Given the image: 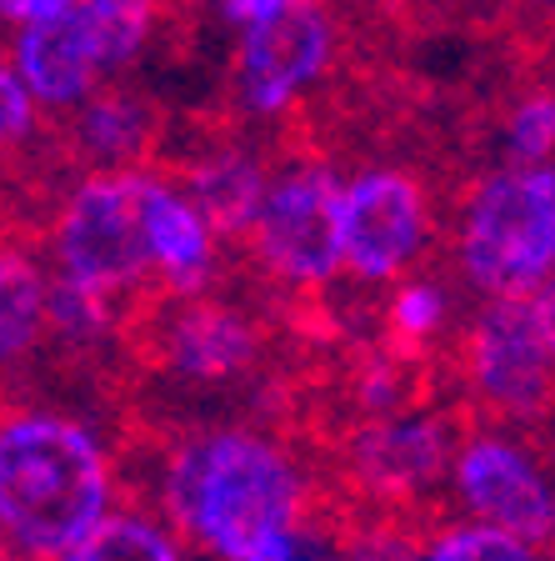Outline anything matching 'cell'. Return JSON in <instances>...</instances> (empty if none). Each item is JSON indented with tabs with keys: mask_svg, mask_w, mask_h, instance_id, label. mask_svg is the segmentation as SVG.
Instances as JSON below:
<instances>
[{
	"mask_svg": "<svg viewBox=\"0 0 555 561\" xmlns=\"http://www.w3.org/2000/svg\"><path fill=\"white\" fill-rule=\"evenodd\" d=\"M126 502L151 506L206 561H245L270 537L305 526L325 502V467L311 442L255 421L146 426L120 446Z\"/></svg>",
	"mask_w": 555,
	"mask_h": 561,
	"instance_id": "cell-1",
	"label": "cell"
},
{
	"mask_svg": "<svg viewBox=\"0 0 555 561\" xmlns=\"http://www.w3.org/2000/svg\"><path fill=\"white\" fill-rule=\"evenodd\" d=\"M126 506L120 446L56 407H0V547L60 561Z\"/></svg>",
	"mask_w": 555,
	"mask_h": 561,
	"instance_id": "cell-2",
	"label": "cell"
},
{
	"mask_svg": "<svg viewBox=\"0 0 555 561\" xmlns=\"http://www.w3.org/2000/svg\"><path fill=\"white\" fill-rule=\"evenodd\" d=\"M455 266L486 301L535 296L555 276V171L500 165L471 186L455 221Z\"/></svg>",
	"mask_w": 555,
	"mask_h": 561,
	"instance_id": "cell-3",
	"label": "cell"
},
{
	"mask_svg": "<svg viewBox=\"0 0 555 561\" xmlns=\"http://www.w3.org/2000/svg\"><path fill=\"white\" fill-rule=\"evenodd\" d=\"M461 206L446 201L411 165H366L340 191V261L360 286L426 276L436 256L455 261Z\"/></svg>",
	"mask_w": 555,
	"mask_h": 561,
	"instance_id": "cell-4",
	"label": "cell"
},
{
	"mask_svg": "<svg viewBox=\"0 0 555 561\" xmlns=\"http://www.w3.org/2000/svg\"><path fill=\"white\" fill-rule=\"evenodd\" d=\"M461 401L481 426L531 436L555 426V346L541 327L535 296L486 301L471 311L461 341Z\"/></svg>",
	"mask_w": 555,
	"mask_h": 561,
	"instance_id": "cell-5",
	"label": "cell"
},
{
	"mask_svg": "<svg viewBox=\"0 0 555 561\" xmlns=\"http://www.w3.org/2000/svg\"><path fill=\"white\" fill-rule=\"evenodd\" d=\"M340 191L346 186L336 181L331 165H286L270 181L255 236L245 245H216V256L245 271L270 296V306H276V296L321 291V286L340 280L336 271H346V261H340Z\"/></svg>",
	"mask_w": 555,
	"mask_h": 561,
	"instance_id": "cell-6",
	"label": "cell"
},
{
	"mask_svg": "<svg viewBox=\"0 0 555 561\" xmlns=\"http://www.w3.org/2000/svg\"><path fill=\"white\" fill-rule=\"evenodd\" d=\"M155 175H81L60 206L50 256L56 271L91 291L126 301L161 280L146 231V196Z\"/></svg>",
	"mask_w": 555,
	"mask_h": 561,
	"instance_id": "cell-7",
	"label": "cell"
},
{
	"mask_svg": "<svg viewBox=\"0 0 555 561\" xmlns=\"http://www.w3.org/2000/svg\"><path fill=\"white\" fill-rule=\"evenodd\" d=\"M446 512L531 541L555 547V456L541 442L475 421L455 456Z\"/></svg>",
	"mask_w": 555,
	"mask_h": 561,
	"instance_id": "cell-8",
	"label": "cell"
},
{
	"mask_svg": "<svg viewBox=\"0 0 555 561\" xmlns=\"http://www.w3.org/2000/svg\"><path fill=\"white\" fill-rule=\"evenodd\" d=\"M336 66V15L331 0H286L276 21L245 31L220 105L266 126L315 91Z\"/></svg>",
	"mask_w": 555,
	"mask_h": 561,
	"instance_id": "cell-9",
	"label": "cell"
},
{
	"mask_svg": "<svg viewBox=\"0 0 555 561\" xmlns=\"http://www.w3.org/2000/svg\"><path fill=\"white\" fill-rule=\"evenodd\" d=\"M60 156L76 175H155L175 116L136 81H105L85 105L50 121Z\"/></svg>",
	"mask_w": 555,
	"mask_h": 561,
	"instance_id": "cell-10",
	"label": "cell"
},
{
	"mask_svg": "<svg viewBox=\"0 0 555 561\" xmlns=\"http://www.w3.org/2000/svg\"><path fill=\"white\" fill-rule=\"evenodd\" d=\"M11 60L21 70L25 91L35 95V105L50 121L85 105L105 85V76H111V50H105V35L85 0H76L70 11L46 15L35 25H21Z\"/></svg>",
	"mask_w": 555,
	"mask_h": 561,
	"instance_id": "cell-11",
	"label": "cell"
},
{
	"mask_svg": "<svg viewBox=\"0 0 555 561\" xmlns=\"http://www.w3.org/2000/svg\"><path fill=\"white\" fill-rule=\"evenodd\" d=\"M146 231H151L155 271L175 296L210 291V280H216V236H210L206 216L196 210V201H185L165 181H151Z\"/></svg>",
	"mask_w": 555,
	"mask_h": 561,
	"instance_id": "cell-12",
	"label": "cell"
},
{
	"mask_svg": "<svg viewBox=\"0 0 555 561\" xmlns=\"http://www.w3.org/2000/svg\"><path fill=\"white\" fill-rule=\"evenodd\" d=\"M50 276L41 251L0 236V371L21 366L31 351L46 346L50 331Z\"/></svg>",
	"mask_w": 555,
	"mask_h": 561,
	"instance_id": "cell-13",
	"label": "cell"
},
{
	"mask_svg": "<svg viewBox=\"0 0 555 561\" xmlns=\"http://www.w3.org/2000/svg\"><path fill=\"white\" fill-rule=\"evenodd\" d=\"M60 561H196V551L185 547L171 531V522H161L151 506L126 502Z\"/></svg>",
	"mask_w": 555,
	"mask_h": 561,
	"instance_id": "cell-14",
	"label": "cell"
},
{
	"mask_svg": "<svg viewBox=\"0 0 555 561\" xmlns=\"http://www.w3.org/2000/svg\"><path fill=\"white\" fill-rule=\"evenodd\" d=\"M420 561H551V551L510 537V531H496V526L446 516L426 531Z\"/></svg>",
	"mask_w": 555,
	"mask_h": 561,
	"instance_id": "cell-15",
	"label": "cell"
},
{
	"mask_svg": "<svg viewBox=\"0 0 555 561\" xmlns=\"http://www.w3.org/2000/svg\"><path fill=\"white\" fill-rule=\"evenodd\" d=\"M50 126L41 121V105L25 91L15 60L0 56V161H31L41 146H46Z\"/></svg>",
	"mask_w": 555,
	"mask_h": 561,
	"instance_id": "cell-16",
	"label": "cell"
},
{
	"mask_svg": "<svg viewBox=\"0 0 555 561\" xmlns=\"http://www.w3.org/2000/svg\"><path fill=\"white\" fill-rule=\"evenodd\" d=\"M245 561H346V537L331 516H311L286 537H270L266 547H255Z\"/></svg>",
	"mask_w": 555,
	"mask_h": 561,
	"instance_id": "cell-17",
	"label": "cell"
},
{
	"mask_svg": "<svg viewBox=\"0 0 555 561\" xmlns=\"http://www.w3.org/2000/svg\"><path fill=\"white\" fill-rule=\"evenodd\" d=\"M286 11V0H220V21L241 25V31H255V25L276 21Z\"/></svg>",
	"mask_w": 555,
	"mask_h": 561,
	"instance_id": "cell-18",
	"label": "cell"
},
{
	"mask_svg": "<svg viewBox=\"0 0 555 561\" xmlns=\"http://www.w3.org/2000/svg\"><path fill=\"white\" fill-rule=\"evenodd\" d=\"M76 0H0V21H15V25H35L46 15L70 11Z\"/></svg>",
	"mask_w": 555,
	"mask_h": 561,
	"instance_id": "cell-19",
	"label": "cell"
},
{
	"mask_svg": "<svg viewBox=\"0 0 555 561\" xmlns=\"http://www.w3.org/2000/svg\"><path fill=\"white\" fill-rule=\"evenodd\" d=\"M535 311H541V327H545V336H551V346H555V276L535 291Z\"/></svg>",
	"mask_w": 555,
	"mask_h": 561,
	"instance_id": "cell-20",
	"label": "cell"
},
{
	"mask_svg": "<svg viewBox=\"0 0 555 561\" xmlns=\"http://www.w3.org/2000/svg\"><path fill=\"white\" fill-rule=\"evenodd\" d=\"M0 561H11V551H5V547H0Z\"/></svg>",
	"mask_w": 555,
	"mask_h": 561,
	"instance_id": "cell-21",
	"label": "cell"
},
{
	"mask_svg": "<svg viewBox=\"0 0 555 561\" xmlns=\"http://www.w3.org/2000/svg\"><path fill=\"white\" fill-rule=\"evenodd\" d=\"M551 561H555V547H551Z\"/></svg>",
	"mask_w": 555,
	"mask_h": 561,
	"instance_id": "cell-22",
	"label": "cell"
}]
</instances>
